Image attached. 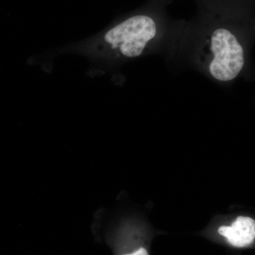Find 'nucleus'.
Masks as SVG:
<instances>
[{"label": "nucleus", "mask_w": 255, "mask_h": 255, "mask_svg": "<svg viewBox=\"0 0 255 255\" xmlns=\"http://www.w3.org/2000/svg\"><path fill=\"white\" fill-rule=\"evenodd\" d=\"M157 33L155 20L147 15L128 18L106 33L105 43L119 54L135 58L142 54Z\"/></svg>", "instance_id": "f257e3e1"}, {"label": "nucleus", "mask_w": 255, "mask_h": 255, "mask_svg": "<svg viewBox=\"0 0 255 255\" xmlns=\"http://www.w3.org/2000/svg\"><path fill=\"white\" fill-rule=\"evenodd\" d=\"M210 50L211 76L221 82L237 78L244 67V50L232 32L225 28L215 30L211 36Z\"/></svg>", "instance_id": "f03ea898"}, {"label": "nucleus", "mask_w": 255, "mask_h": 255, "mask_svg": "<svg viewBox=\"0 0 255 255\" xmlns=\"http://www.w3.org/2000/svg\"><path fill=\"white\" fill-rule=\"evenodd\" d=\"M219 233L228 240L231 246L244 248L255 239V221L250 217L239 216L231 226H221Z\"/></svg>", "instance_id": "7ed1b4c3"}, {"label": "nucleus", "mask_w": 255, "mask_h": 255, "mask_svg": "<svg viewBox=\"0 0 255 255\" xmlns=\"http://www.w3.org/2000/svg\"><path fill=\"white\" fill-rule=\"evenodd\" d=\"M123 255H149V254L147 250L144 248H140L137 249V251L132 252V253H127V254Z\"/></svg>", "instance_id": "20e7f679"}]
</instances>
